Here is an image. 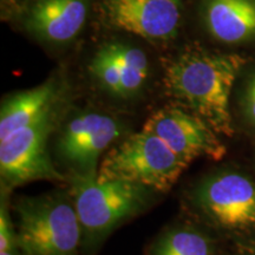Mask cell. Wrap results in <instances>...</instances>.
Segmentation results:
<instances>
[{"label": "cell", "instance_id": "cell-1", "mask_svg": "<svg viewBox=\"0 0 255 255\" xmlns=\"http://www.w3.org/2000/svg\"><path fill=\"white\" fill-rule=\"evenodd\" d=\"M246 63V57L239 53L189 47L165 68V91L181 107L208 123L219 135L232 137L234 127L229 100Z\"/></svg>", "mask_w": 255, "mask_h": 255}, {"label": "cell", "instance_id": "cell-2", "mask_svg": "<svg viewBox=\"0 0 255 255\" xmlns=\"http://www.w3.org/2000/svg\"><path fill=\"white\" fill-rule=\"evenodd\" d=\"M15 210L18 246L25 255H78L82 227L68 194L20 197Z\"/></svg>", "mask_w": 255, "mask_h": 255}, {"label": "cell", "instance_id": "cell-3", "mask_svg": "<svg viewBox=\"0 0 255 255\" xmlns=\"http://www.w3.org/2000/svg\"><path fill=\"white\" fill-rule=\"evenodd\" d=\"M75 203L83 241L98 244L126 220L141 213L150 191L141 184L122 180H97V175L72 174Z\"/></svg>", "mask_w": 255, "mask_h": 255}, {"label": "cell", "instance_id": "cell-4", "mask_svg": "<svg viewBox=\"0 0 255 255\" xmlns=\"http://www.w3.org/2000/svg\"><path fill=\"white\" fill-rule=\"evenodd\" d=\"M189 165L154 132L143 129L128 136L105 155L97 180H122L165 193Z\"/></svg>", "mask_w": 255, "mask_h": 255}, {"label": "cell", "instance_id": "cell-5", "mask_svg": "<svg viewBox=\"0 0 255 255\" xmlns=\"http://www.w3.org/2000/svg\"><path fill=\"white\" fill-rule=\"evenodd\" d=\"M57 119L56 109L0 141L2 186L14 187L41 180L64 181L47 150V139L58 124Z\"/></svg>", "mask_w": 255, "mask_h": 255}, {"label": "cell", "instance_id": "cell-6", "mask_svg": "<svg viewBox=\"0 0 255 255\" xmlns=\"http://www.w3.org/2000/svg\"><path fill=\"white\" fill-rule=\"evenodd\" d=\"M193 203L222 228L255 227V181L247 175L232 170L208 175L194 189Z\"/></svg>", "mask_w": 255, "mask_h": 255}, {"label": "cell", "instance_id": "cell-7", "mask_svg": "<svg viewBox=\"0 0 255 255\" xmlns=\"http://www.w3.org/2000/svg\"><path fill=\"white\" fill-rule=\"evenodd\" d=\"M122 132V124L109 115L82 113L65 124L57 141V149L73 174L97 175L101 155Z\"/></svg>", "mask_w": 255, "mask_h": 255}, {"label": "cell", "instance_id": "cell-8", "mask_svg": "<svg viewBox=\"0 0 255 255\" xmlns=\"http://www.w3.org/2000/svg\"><path fill=\"white\" fill-rule=\"evenodd\" d=\"M143 129L154 132L190 164L197 157L219 161L226 155L219 133L199 116L180 107H165L151 115Z\"/></svg>", "mask_w": 255, "mask_h": 255}, {"label": "cell", "instance_id": "cell-9", "mask_svg": "<svg viewBox=\"0 0 255 255\" xmlns=\"http://www.w3.org/2000/svg\"><path fill=\"white\" fill-rule=\"evenodd\" d=\"M110 24L149 40H167L177 33L181 0H105Z\"/></svg>", "mask_w": 255, "mask_h": 255}, {"label": "cell", "instance_id": "cell-10", "mask_svg": "<svg viewBox=\"0 0 255 255\" xmlns=\"http://www.w3.org/2000/svg\"><path fill=\"white\" fill-rule=\"evenodd\" d=\"M87 14V0H39L28 12L26 25L40 39L66 43L79 33Z\"/></svg>", "mask_w": 255, "mask_h": 255}, {"label": "cell", "instance_id": "cell-11", "mask_svg": "<svg viewBox=\"0 0 255 255\" xmlns=\"http://www.w3.org/2000/svg\"><path fill=\"white\" fill-rule=\"evenodd\" d=\"M207 30L225 44L255 40V0H205Z\"/></svg>", "mask_w": 255, "mask_h": 255}, {"label": "cell", "instance_id": "cell-12", "mask_svg": "<svg viewBox=\"0 0 255 255\" xmlns=\"http://www.w3.org/2000/svg\"><path fill=\"white\" fill-rule=\"evenodd\" d=\"M59 91L55 81L6 98L0 111V141L57 109Z\"/></svg>", "mask_w": 255, "mask_h": 255}, {"label": "cell", "instance_id": "cell-13", "mask_svg": "<svg viewBox=\"0 0 255 255\" xmlns=\"http://www.w3.org/2000/svg\"><path fill=\"white\" fill-rule=\"evenodd\" d=\"M102 47L119 66L124 98L136 95L148 78L149 62L145 53L138 47L124 43H110Z\"/></svg>", "mask_w": 255, "mask_h": 255}, {"label": "cell", "instance_id": "cell-14", "mask_svg": "<svg viewBox=\"0 0 255 255\" xmlns=\"http://www.w3.org/2000/svg\"><path fill=\"white\" fill-rule=\"evenodd\" d=\"M150 255H213L207 235L190 227H176L158 238Z\"/></svg>", "mask_w": 255, "mask_h": 255}, {"label": "cell", "instance_id": "cell-15", "mask_svg": "<svg viewBox=\"0 0 255 255\" xmlns=\"http://www.w3.org/2000/svg\"><path fill=\"white\" fill-rule=\"evenodd\" d=\"M89 70L105 90L117 97L124 98L122 77L119 66L103 47L96 52Z\"/></svg>", "mask_w": 255, "mask_h": 255}, {"label": "cell", "instance_id": "cell-16", "mask_svg": "<svg viewBox=\"0 0 255 255\" xmlns=\"http://www.w3.org/2000/svg\"><path fill=\"white\" fill-rule=\"evenodd\" d=\"M19 248L17 232L11 221V215L8 212L7 195L2 189L1 206H0V252L11 251Z\"/></svg>", "mask_w": 255, "mask_h": 255}, {"label": "cell", "instance_id": "cell-17", "mask_svg": "<svg viewBox=\"0 0 255 255\" xmlns=\"http://www.w3.org/2000/svg\"><path fill=\"white\" fill-rule=\"evenodd\" d=\"M240 105L246 122L255 128V66L245 81Z\"/></svg>", "mask_w": 255, "mask_h": 255}, {"label": "cell", "instance_id": "cell-18", "mask_svg": "<svg viewBox=\"0 0 255 255\" xmlns=\"http://www.w3.org/2000/svg\"><path fill=\"white\" fill-rule=\"evenodd\" d=\"M0 255H25L23 253V251L20 248H14V250L11 251H5V252H0Z\"/></svg>", "mask_w": 255, "mask_h": 255}, {"label": "cell", "instance_id": "cell-19", "mask_svg": "<svg viewBox=\"0 0 255 255\" xmlns=\"http://www.w3.org/2000/svg\"><path fill=\"white\" fill-rule=\"evenodd\" d=\"M254 255H255V253H254Z\"/></svg>", "mask_w": 255, "mask_h": 255}]
</instances>
